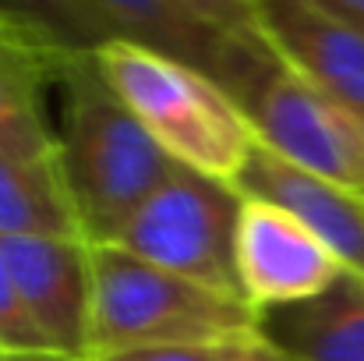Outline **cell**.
<instances>
[{
    "instance_id": "6da1fadb",
    "label": "cell",
    "mask_w": 364,
    "mask_h": 361,
    "mask_svg": "<svg viewBox=\"0 0 364 361\" xmlns=\"http://www.w3.org/2000/svg\"><path fill=\"white\" fill-rule=\"evenodd\" d=\"M57 85L64 89L57 163L75 199L85 241L110 244L177 163L110 89L92 53L71 57Z\"/></svg>"
},
{
    "instance_id": "7a4b0ae2",
    "label": "cell",
    "mask_w": 364,
    "mask_h": 361,
    "mask_svg": "<svg viewBox=\"0 0 364 361\" xmlns=\"http://www.w3.org/2000/svg\"><path fill=\"white\" fill-rule=\"evenodd\" d=\"M92 61L173 163L227 184L241 177L258 135L216 78L121 36L103 43Z\"/></svg>"
},
{
    "instance_id": "3957f363",
    "label": "cell",
    "mask_w": 364,
    "mask_h": 361,
    "mask_svg": "<svg viewBox=\"0 0 364 361\" xmlns=\"http://www.w3.org/2000/svg\"><path fill=\"white\" fill-rule=\"evenodd\" d=\"M258 333V312L227 294L159 269L117 244H92L89 361L134 347H227Z\"/></svg>"
},
{
    "instance_id": "277c9868",
    "label": "cell",
    "mask_w": 364,
    "mask_h": 361,
    "mask_svg": "<svg viewBox=\"0 0 364 361\" xmlns=\"http://www.w3.org/2000/svg\"><path fill=\"white\" fill-rule=\"evenodd\" d=\"M241 202L234 184L177 163L110 244L205 287L241 294L234 255Z\"/></svg>"
},
{
    "instance_id": "5b68a950",
    "label": "cell",
    "mask_w": 364,
    "mask_h": 361,
    "mask_svg": "<svg viewBox=\"0 0 364 361\" xmlns=\"http://www.w3.org/2000/svg\"><path fill=\"white\" fill-rule=\"evenodd\" d=\"M241 107L265 149L364 195V117L290 71L276 53L244 89Z\"/></svg>"
},
{
    "instance_id": "8992f818",
    "label": "cell",
    "mask_w": 364,
    "mask_h": 361,
    "mask_svg": "<svg viewBox=\"0 0 364 361\" xmlns=\"http://www.w3.org/2000/svg\"><path fill=\"white\" fill-rule=\"evenodd\" d=\"M234 255L241 298L255 312L311 301L350 273L301 220L262 199L241 202Z\"/></svg>"
},
{
    "instance_id": "52a82bcc",
    "label": "cell",
    "mask_w": 364,
    "mask_h": 361,
    "mask_svg": "<svg viewBox=\"0 0 364 361\" xmlns=\"http://www.w3.org/2000/svg\"><path fill=\"white\" fill-rule=\"evenodd\" d=\"M21 301L57 355L89 361L92 244L82 238H0Z\"/></svg>"
},
{
    "instance_id": "ba28073f",
    "label": "cell",
    "mask_w": 364,
    "mask_h": 361,
    "mask_svg": "<svg viewBox=\"0 0 364 361\" xmlns=\"http://www.w3.org/2000/svg\"><path fill=\"white\" fill-rule=\"evenodd\" d=\"M110 28L141 46L170 53L209 78H216L234 100H241L251 78L272 57L265 39H234L205 25L184 0H92Z\"/></svg>"
},
{
    "instance_id": "9c48e42d",
    "label": "cell",
    "mask_w": 364,
    "mask_h": 361,
    "mask_svg": "<svg viewBox=\"0 0 364 361\" xmlns=\"http://www.w3.org/2000/svg\"><path fill=\"white\" fill-rule=\"evenodd\" d=\"M258 28L272 53L364 117V32L308 0H258Z\"/></svg>"
},
{
    "instance_id": "30bf717a",
    "label": "cell",
    "mask_w": 364,
    "mask_h": 361,
    "mask_svg": "<svg viewBox=\"0 0 364 361\" xmlns=\"http://www.w3.org/2000/svg\"><path fill=\"white\" fill-rule=\"evenodd\" d=\"M234 188L244 199H262L287 209L322 241L350 273L364 276V195L308 174L258 142Z\"/></svg>"
},
{
    "instance_id": "8fae6325",
    "label": "cell",
    "mask_w": 364,
    "mask_h": 361,
    "mask_svg": "<svg viewBox=\"0 0 364 361\" xmlns=\"http://www.w3.org/2000/svg\"><path fill=\"white\" fill-rule=\"evenodd\" d=\"M71 57L25 25L0 18V152L53 156L57 135L46 124L43 96Z\"/></svg>"
},
{
    "instance_id": "7c38bea8",
    "label": "cell",
    "mask_w": 364,
    "mask_h": 361,
    "mask_svg": "<svg viewBox=\"0 0 364 361\" xmlns=\"http://www.w3.org/2000/svg\"><path fill=\"white\" fill-rule=\"evenodd\" d=\"M258 333L290 361H364V276L343 273L311 301L258 312Z\"/></svg>"
},
{
    "instance_id": "4fadbf2b",
    "label": "cell",
    "mask_w": 364,
    "mask_h": 361,
    "mask_svg": "<svg viewBox=\"0 0 364 361\" xmlns=\"http://www.w3.org/2000/svg\"><path fill=\"white\" fill-rule=\"evenodd\" d=\"M0 238H82V220L53 156L0 152Z\"/></svg>"
},
{
    "instance_id": "5bb4252c",
    "label": "cell",
    "mask_w": 364,
    "mask_h": 361,
    "mask_svg": "<svg viewBox=\"0 0 364 361\" xmlns=\"http://www.w3.org/2000/svg\"><path fill=\"white\" fill-rule=\"evenodd\" d=\"M0 18L25 25L68 57H89L117 39L92 0H0Z\"/></svg>"
},
{
    "instance_id": "9a60e30c",
    "label": "cell",
    "mask_w": 364,
    "mask_h": 361,
    "mask_svg": "<svg viewBox=\"0 0 364 361\" xmlns=\"http://www.w3.org/2000/svg\"><path fill=\"white\" fill-rule=\"evenodd\" d=\"M0 351L4 355H57L46 344L43 330L36 326V319L28 315L21 291L4 262V251H0Z\"/></svg>"
},
{
    "instance_id": "2e32d148",
    "label": "cell",
    "mask_w": 364,
    "mask_h": 361,
    "mask_svg": "<svg viewBox=\"0 0 364 361\" xmlns=\"http://www.w3.org/2000/svg\"><path fill=\"white\" fill-rule=\"evenodd\" d=\"M195 18L234 39H262L258 0H184Z\"/></svg>"
},
{
    "instance_id": "e0dca14e",
    "label": "cell",
    "mask_w": 364,
    "mask_h": 361,
    "mask_svg": "<svg viewBox=\"0 0 364 361\" xmlns=\"http://www.w3.org/2000/svg\"><path fill=\"white\" fill-rule=\"evenodd\" d=\"M92 361H223V347H134Z\"/></svg>"
},
{
    "instance_id": "ac0fdd59",
    "label": "cell",
    "mask_w": 364,
    "mask_h": 361,
    "mask_svg": "<svg viewBox=\"0 0 364 361\" xmlns=\"http://www.w3.org/2000/svg\"><path fill=\"white\" fill-rule=\"evenodd\" d=\"M223 361H290L272 340H265L262 333L255 337H244L237 344H227L223 347Z\"/></svg>"
},
{
    "instance_id": "d6986e66",
    "label": "cell",
    "mask_w": 364,
    "mask_h": 361,
    "mask_svg": "<svg viewBox=\"0 0 364 361\" xmlns=\"http://www.w3.org/2000/svg\"><path fill=\"white\" fill-rule=\"evenodd\" d=\"M308 4H315V7L343 18L347 25H354V28L364 32V0H308Z\"/></svg>"
},
{
    "instance_id": "ffe728a7",
    "label": "cell",
    "mask_w": 364,
    "mask_h": 361,
    "mask_svg": "<svg viewBox=\"0 0 364 361\" xmlns=\"http://www.w3.org/2000/svg\"><path fill=\"white\" fill-rule=\"evenodd\" d=\"M7 361H78V358H68V355H14Z\"/></svg>"
},
{
    "instance_id": "44dd1931",
    "label": "cell",
    "mask_w": 364,
    "mask_h": 361,
    "mask_svg": "<svg viewBox=\"0 0 364 361\" xmlns=\"http://www.w3.org/2000/svg\"><path fill=\"white\" fill-rule=\"evenodd\" d=\"M7 358H14V355H4V351H0V361H7Z\"/></svg>"
}]
</instances>
